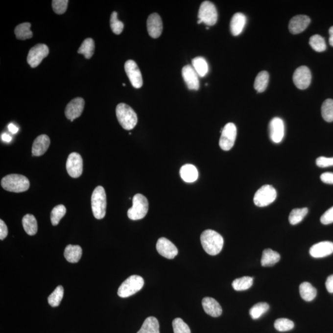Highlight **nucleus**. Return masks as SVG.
I'll return each instance as SVG.
<instances>
[{
	"instance_id": "nucleus-36",
	"label": "nucleus",
	"mask_w": 333,
	"mask_h": 333,
	"mask_svg": "<svg viewBox=\"0 0 333 333\" xmlns=\"http://www.w3.org/2000/svg\"><path fill=\"white\" fill-rule=\"evenodd\" d=\"M322 115L325 121L333 122V99H326L322 106Z\"/></svg>"
},
{
	"instance_id": "nucleus-18",
	"label": "nucleus",
	"mask_w": 333,
	"mask_h": 333,
	"mask_svg": "<svg viewBox=\"0 0 333 333\" xmlns=\"http://www.w3.org/2000/svg\"><path fill=\"white\" fill-rule=\"evenodd\" d=\"M182 76L189 89L198 90L199 89V75L193 67L187 65L182 69Z\"/></svg>"
},
{
	"instance_id": "nucleus-3",
	"label": "nucleus",
	"mask_w": 333,
	"mask_h": 333,
	"mask_svg": "<svg viewBox=\"0 0 333 333\" xmlns=\"http://www.w3.org/2000/svg\"><path fill=\"white\" fill-rule=\"evenodd\" d=\"M1 187L6 191L22 192L27 191L30 187L29 180L25 176L11 174L5 176L1 182Z\"/></svg>"
},
{
	"instance_id": "nucleus-7",
	"label": "nucleus",
	"mask_w": 333,
	"mask_h": 333,
	"mask_svg": "<svg viewBox=\"0 0 333 333\" xmlns=\"http://www.w3.org/2000/svg\"><path fill=\"white\" fill-rule=\"evenodd\" d=\"M277 192L272 185H265L259 189L254 195V203L261 208L273 203L277 198Z\"/></svg>"
},
{
	"instance_id": "nucleus-15",
	"label": "nucleus",
	"mask_w": 333,
	"mask_h": 333,
	"mask_svg": "<svg viewBox=\"0 0 333 333\" xmlns=\"http://www.w3.org/2000/svg\"><path fill=\"white\" fill-rule=\"evenodd\" d=\"M156 249L160 255L168 259H173L178 254L177 247L166 238H161L158 239Z\"/></svg>"
},
{
	"instance_id": "nucleus-52",
	"label": "nucleus",
	"mask_w": 333,
	"mask_h": 333,
	"mask_svg": "<svg viewBox=\"0 0 333 333\" xmlns=\"http://www.w3.org/2000/svg\"><path fill=\"white\" fill-rule=\"evenodd\" d=\"M329 33H330L329 43L331 46H332L333 47V26L330 28Z\"/></svg>"
},
{
	"instance_id": "nucleus-49",
	"label": "nucleus",
	"mask_w": 333,
	"mask_h": 333,
	"mask_svg": "<svg viewBox=\"0 0 333 333\" xmlns=\"http://www.w3.org/2000/svg\"><path fill=\"white\" fill-rule=\"evenodd\" d=\"M326 287L330 293H333V275L328 277L325 283Z\"/></svg>"
},
{
	"instance_id": "nucleus-41",
	"label": "nucleus",
	"mask_w": 333,
	"mask_h": 333,
	"mask_svg": "<svg viewBox=\"0 0 333 333\" xmlns=\"http://www.w3.org/2000/svg\"><path fill=\"white\" fill-rule=\"evenodd\" d=\"M274 327L278 332H285L293 329L294 323L287 318H279L275 321Z\"/></svg>"
},
{
	"instance_id": "nucleus-39",
	"label": "nucleus",
	"mask_w": 333,
	"mask_h": 333,
	"mask_svg": "<svg viewBox=\"0 0 333 333\" xmlns=\"http://www.w3.org/2000/svg\"><path fill=\"white\" fill-rule=\"evenodd\" d=\"M309 44L316 52H323L327 49L325 39L319 35H314L311 36L309 40Z\"/></svg>"
},
{
	"instance_id": "nucleus-13",
	"label": "nucleus",
	"mask_w": 333,
	"mask_h": 333,
	"mask_svg": "<svg viewBox=\"0 0 333 333\" xmlns=\"http://www.w3.org/2000/svg\"><path fill=\"white\" fill-rule=\"evenodd\" d=\"M311 74L308 67H299L293 74V82L297 89L305 90L310 85Z\"/></svg>"
},
{
	"instance_id": "nucleus-17",
	"label": "nucleus",
	"mask_w": 333,
	"mask_h": 333,
	"mask_svg": "<svg viewBox=\"0 0 333 333\" xmlns=\"http://www.w3.org/2000/svg\"><path fill=\"white\" fill-rule=\"evenodd\" d=\"M147 28L150 37L158 39L161 36L163 29V21L158 13L149 15L147 20Z\"/></svg>"
},
{
	"instance_id": "nucleus-50",
	"label": "nucleus",
	"mask_w": 333,
	"mask_h": 333,
	"mask_svg": "<svg viewBox=\"0 0 333 333\" xmlns=\"http://www.w3.org/2000/svg\"><path fill=\"white\" fill-rule=\"evenodd\" d=\"M8 130L9 132H10L12 133H13V134H16V133H18L19 128L16 127V126L13 123H9V124L8 126Z\"/></svg>"
},
{
	"instance_id": "nucleus-43",
	"label": "nucleus",
	"mask_w": 333,
	"mask_h": 333,
	"mask_svg": "<svg viewBox=\"0 0 333 333\" xmlns=\"http://www.w3.org/2000/svg\"><path fill=\"white\" fill-rule=\"evenodd\" d=\"M172 326L174 333H191L189 326L180 318H175L173 321Z\"/></svg>"
},
{
	"instance_id": "nucleus-5",
	"label": "nucleus",
	"mask_w": 333,
	"mask_h": 333,
	"mask_svg": "<svg viewBox=\"0 0 333 333\" xmlns=\"http://www.w3.org/2000/svg\"><path fill=\"white\" fill-rule=\"evenodd\" d=\"M149 203L146 197L142 194H135L133 198V206L128 209V218L132 220H141L148 212Z\"/></svg>"
},
{
	"instance_id": "nucleus-21",
	"label": "nucleus",
	"mask_w": 333,
	"mask_h": 333,
	"mask_svg": "<svg viewBox=\"0 0 333 333\" xmlns=\"http://www.w3.org/2000/svg\"><path fill=\"white\" fill-rule=\"evenodd\" d=\"M204 311L213 317H218L222 315V309L219 303L212 297H204L202 301Z\"/></svg>"
},
{
	"instance_id": "nucleus-31",
	"label": "nucleus",
	"mask_w": 333,
	"mask_h": 333,
	"mask_svg": "<svg viewBox=\"0 0 333 333\" xmlns=\"http://www.w3.org/2000/svg\"><path fill=\"white\" fill-rule=\"evenodd\" d=\"M192 65L199 77H203L208 72V63L203 57H196L192 59Z\"/></svg>"
},
{
	"instance_id": "nucleus-11",
	"label": "nucleus",
	"mask_w": 333,
	"mask_h": 333,
	"mask_svg": "<svg viewBox=\"0 0 333 333\" xmlns=\"http://www.w3.org/2000/svg\"><path fill=\"white\" fill-rule=\"evenodd\" d=\"M66 169L71 177L76 178L80 177L83 172L82 156L77 153L70 154L66 162Z\"/></svg>"
},
{
	"instance_id": "nucleus-4",
	"label": "nucleus",
	"mask_w": 333,
	"mask_h": 333,
	"mask_svg": "<svg viewBox=\"0 0 333 333\" xmlns=\"http://www.w3.org/2000/svg\"><path fill=\"white\" fill-rule=\"evenodd\" d=\"M91 202L95 217L98 220L103 219L106 215L107 207L106 194L103 187L98 186L95 189Z\"/></svg>"
},
{
	"instance_id": "nucleus-29",
	"label": "nucleus",
	"mask_w": 333,
	"mask_h": 333,
	"mask_svg": "<svg viewBox=\"0 0 333 333\" xmlns=\"http://www.w3.org/2000/svg\"><path fill=\"white\" fill-rule=\"evenodd\" d=\"M299 292L302 298L308 302L313 301L316 296V289L308 282H304L300 285Z\"/></svg>"
},
{
	"instance_id": "nucleus-51",
	"label": "nucleus",
	"mask_w": 333,
	"mask_h": 333,
	"mask_svg": "<svg viewBox=\"0 0 333 333\" xmlns=\"http://www.w3.org/2000/svg\"><path fill=\"white\" fill-rule=\"evenodd\" d=\"M1 140L4 142L9 143L11 142L12 140V137L10 135L7 134L6 133H3V134L1 135Z\"/></svg>"
},
{
	"instance_id": "nucleus-14",
	"label": "nucleus",
	"mask_w": 333,
	"mask_h": 333,
	"mask_svg": "<svg viewBox=\"0 0 333 333\" xmlns=\"http://www.w3.org/2000/svg\"><path fill=\"white\" fill-rule=\"evenodd\" d=\"M85 100L82 97H76L71 101L67 105L65 109V115L66 118L73 122L82 115L83 109H84Z\"/></svg>"
},
{
	"instance_id": "nucleus-33",
	"label": "nucleus",
	"mask_w": 333,
	"mask_h": 333,
	"mask_svg": "<svg viewBox=\"0 0 333 333\" xmlns=\"http://www.w3.org/2000/svg\"><path fill=\"white\" fill-rule=\"evenodd\" d=\"M95 48L94 40L89 38V39H85L81 45L78 50V53L83 54L86 59H90L94 55Z\"/></svg>"
},
{
	"instance_id": "nucleus-48",
	"label": "nucleus",
	"mask_w": 333,
	"mask_h": 333,
	"mask_svg": "<svg viewBox=\"0 0 333 333\" xmlns=\"http://www.w3.org/2000/svg\"><path fill=\"white\" fill-rule=\"evenodd\" d=\"M320 179L326 184L333 185V173H323L320 176Z\"/></svg>"
},
{
	"instance_id": "nucleus-35",
	"label": "nucleus",
	"mask_w": 333,
	"mask_h": 333,
	"mask_svg": "<svg viewBox=\"0 0 333 333\" xmlns=\"http://www.w3.org/2000/svg\"><path fill=\"white\" fill-rule=\"evenodd\" d=\"M308 212L309 209L307 208L293 209L289 214V223L292 225L298 224L303 221Z\"/></svg>"
},
{
	"instance_id": "nucleus-37",
	"label": "nucleus",
	"mask_w": 333,
	"mask_h": 333,
	"mask_svg": "<svg viewBox=\"0 0 333 333\" xmlns=\"http://www.w3.org/2000/svg\"><path fill=\"white\" fill-rule=\"evenodd\" d=\"M269 308L270 306L267 303H259L256 304L250 309V315L254 320L258 319L262 315L266 313Z\"/></svg>"
},
{
	"instance_id": "nucleus-9",
	"label": "nucleus",
	"mask_w": 333,
	"mask_h": 333,
	"mask_svg": "<svg viewBox=\"0 0 333 333\" xmlns=\"http://www.w3.org/2000/svg\"><path fill=\"white\" fill-rule=\"evenodd\" d=\"M219 146L223 151H229L234 146L237 139V129L233 123H228L222 130Z\"/></svg>"
},
{
	"instance_id": "nucleus-20",
	"label": "nucleus",
	"mask_w": 333,
	"mask_h": 333,
	"mask_svg": "<svg viewBox=\"0 0 333 333\" xmlns=\"http://www.w3.org/2000/svg\"><path fill=\"white\" fill-rule=\"evenodd\" d=\"M310 23V19L306 15L293 17L289 21V30L292 34H299L305 30Z\"/></svg>"
},
{
	"instance_id": "nucleus-1",
	"label": "nucleus",
	"mask_w": 333,
	"mask_h": 333,
	"mask_svg": "<svg viewBox=\"0 0 333 333\" xmlns=\"http://www.w3.org/2000/svg\"><path fill=\"white\" fill-rule=\"evenodd\" d=\"M201 242L207 253L211 256H216L222 251L224 240L215 231L207 230L201 235Z\"/></svg>"
},
{
	"instance_id": "nucleus-6",
	"label": "nucleus",
	"mask_w": 333,
	"mask_h": 333,
	"mask_svg": "<svg viewBox=\"0 0 333 333\" xmlns=\"http://www.w3.org/2000/svg\"><path fill=\"white\" fill-rule=\"evenodd\" d=\"M144 283L143 278L140 276H130L120 285L118 291V296L122 298L133 296L143 288Z\"/></svg>"
},
{
	"instance_id": "nucleus-26",
	"label": "nucleus",
	"mask_w": 333,
	"mask_h": 333,
	"mask_svg": "<svg viewBox=\"0 0 333 333\" xmlns=\"http://www.w3.org/2000/svg\"><path fill=\"white\" fill-rule=\"evenodd\" d=\"M281 259L279 253L271 249L264 250L261 259V265L263 266H272L278 262Z\"/></svg>"
},
{
	"instance_id": "nucleus-38",
	"label": "nucleus",
	"mask_w": 333,
	"mask_h": 333,
	"mask_svg": "<svg viewBox=\"0 0 333 333\" xmlns=\"http://www.w3.org/2000/svg\"><path fill=\"white\" fill-rule=\"evenodd\" d=\"M64 296V288L62 286H58L55 290L49 295L48 301L50 306L55 308L60 304Z\"/></svg>"
},
{
	"instance_id": "nucleus-2",
	"label": "nucleus",
	"mask_w": 333,
	"mask_h": 333,
	"mask_svg": "<svg viewBox=\"0 0 333 333\" xmlns=\"http://www.w3.org/2000/svg\"><path fill=\"white\" fill-rule=\"evenodd\" d=\"M116 112L119 122L125 130H132L137 125L138 122L137 114L127 104H119L116 107Z\"/></svg>"
},
{
	"instance_id": "nucleus-42",
	"label": "nucleus",
	"mask_w": 333,
	"mask_h": 333,
	"mask_svg": "<svg viewBox=\"0 0 333 333\" xmlns=\"http://www.w3.org/2000/svg\"><path fill=\"white\" fill-rule=\"evenodd\" d=\"M111 28L113 32L116 35H119L122 32L124 25L118 18V13L114 11L112 13L110 20Z\"/></svg>"
},
{
	"instance_id": "nucleus-25",
	"label": "nucleus",
	"mask_w": 333,
	"mask_h": 333,
	"mask_svg": "<svg viewBox=\"0 0 333 333\" xmlns=\"http://www.w3.org/2000/svg\"><path fill=\"white\" fill-rule=\"evenodd\" d=\"M82 247L78 245H68L64 251V257L69 262L77 263L82 258Z\"/></svg>"
},
{
	"instance_id": "nucleus-10",
	"label": "nucleus",
	"mask_w": 333,
	"mask_h": 333,
	"mask_svg": "<svg viewBox=\"0 0 333 333\" xmlns=\"http://www.w3.org/2000/svg\"><path fill=\"white\" fill-rule=\"evenodd\" d=\"M49 54L48 47L45 44H37L30 49L28 52L27 61L31 68H35L39 66L43 59L46 58Z\"/></svg>"
},
{
	"instance_id": "nucleus-34",
	"label": "nucleus",
	"mask_w": 333,
	"mask_h": 333,
	"mask_svg": "<svg viewBox=\"0 0 333 333\" xmlns=\"http://www.w3.org/2000/svg\"><path fill=\"white\" fill-rule=\"evenodd\" d=\"M253 284V278L250 277H243L233 281L232 286L235 291H245L250 288Z\"/></svg>"
},
{
	"instance_id": "nucleus-30",
	"label": "nucleus",
	"mask_w": 333,
	"mask_h": 333,
	"mask_svg": "<svg viewBox=\"0 0 333 333\" xmlns=\"http://www.w3.org/2000/svg\"><path fill=\"white\" fill-rule=\"evenodd\" d=\"M31 24L28 23L21 24L14 30V33L17 39L25 40L31 39L33 36V33L30 30Z\"/></svg>"
},
{
	"instance_id": "nucleus-8",
	"label": "nucleus",
	"mask_w": 333,
	"mask_h": 333,
	"mask_svg": "<svg viewBox=\"0 0 333 333\" xmlns=\"http://www.w3.org/2000/svg\"><path fill=\"white\" fill-rule=\"evenodd\" d=\"M198 18L206 25H215L217 21L218 14L214 4L209 1L203 2L199 9Z\"/></svg>"
},
{
	"instance_id": "nucleus-23",
	"label": "nucleus",
	"mask_w": 333,
	"mask_h": 333,
	"mask_svg": "<svg viewBox=\"0 0 333 333\" xmlns=\"http://www.w3.org/2000/svg\"><path fill=\"white\" fill-rule=\"evenodd\" d=\"M246 24V17L244 14L237 13L233 15L230 23V30L232 35L238 36L241 34Z\"/></svg>"
},
{
	"instance_id": "nucleus-32",
	"label": "nucleus",
	"mask_w": 333,
	"mask_h": 333,
	"mask_svg": "<svg viewBox=\"0 0 333 333\" xmlns=\"http://www.w3.org/2000/svg\"><path fill=\"white\" fill-rule=\"evenodd\" d=\"M269 74L266 71H262L258 73L254 82V89L258 93H262L268 86Z\"/></svg>"
},
{
	"instance_id": "nucleus-47",
	"label": "nucleus",
	"mask_w": 333,
	"mask_h": 333,
	"mask_svg": "<svg viewBox=\"0 0 333 333\" xmlns=\"http://www.w3.org/2000/svg\"><path fill=\"white\" fill-rule=\"evenodd\" d=\"M8 230L3 220H0V239L3 240L8 236Z\"/></svg>"
},
{
	"instance_id": "nucleus-24",
	"label": "nucleus",
	"mask_w": 333,
	"mask_h": 333,
	"mask_svg": "<svg viewBox=\"0 0 333 333\" xmlns=\"http://www.w3.org/2000/svg\"><path fill=\"white\" fill-rule=\"evenodd\" d=\"M180 174L183 180L187 183L194 182L198 178V171L196 166L191 164L183 166L180 168Z\"/></svg>"
},
{
	"instance_id": "nucleus-19",
	"label": "nucleus",
	"mask_w": 333,
	"mask_h": 333,
	"mask_svg": "<svg viewBox=\"0 0 333 333\" xmlns=\"http://www.w3.org/2000/svg\"><path fill=\"white\" fill-rule=\"evenodd\" d=\"M310 256L314 258H322L333 253V242L322 241L313 245L310 249Z\"/></svg>"
},
{
	"instance_id": "nucleus-53",
	"label": "nucleus",
	"mask_w": 333,
	"mask_h": 333,
	"mask_svg": "<svg viewBox=\"0 0 333 333\" xmlns=\"http://www.w3.org/2000/svg\"><path fill=\"white\" fill-rule=\"evenodd\" d=\"M202 23H203V21H202L201 20H199L198 21H197V24H201Z\"/></svg>"
},
{
	"instance_id": "nucleus-40",
	"label": "nucleus",
	"mask_w": 333,
	"mask_h": 333,
	"mask_svg": "<svg viewBox=\"0 0 333 333\" xmlns=\"http://www.w3.org/2000/svg\"><path fill=\"white\" fill-rule=\"evenodd\" d=\"M66 213V208L64 205L56 206L54 207L51 213V222L52 225L56 226L59 224V222L62 219Z\"/></svg>"
},
{
	"instance_id": "nucleus-27",
	"label": "nucleus",
	"mask_w": 333,
	"mask_h": 333,
	"mask_svg": "<svg viewBox=\"0 0 333 333\" xmlns=\"http://www.w3.org/2000/svg\"><path fill=\"white\" fill-rule=\"evenodd\" d=\"M23 225L25 232L30 236H33L37 233V221L35 216L31 214H27L24 216Z\"/></svg>"
},
{
	"instance_id": "nucleus-45",
	"label": "nucleus",
	"mask_w": 333,
	"mask_h": 333,
	"mask_svg": "<svg viewBox=\"0 0 333 333\" xmlns=\"http://www.w3.org/2000/svg\"><path fill=\"white\" fill-rule=\"evenodd\" d=\"M316 166L322 168L333 166V158H326V157L320 156L316 159Z\"/></svg>"
},
{
	"instance_id": "nucleus-12",
	"label": "nucleus",
	"mask_w": 333,
	"mask_h": 333,
	"mask_svg": "<svg viewBox=\"0 0 333 333\" xmlns=\"http://www.w3.org/2000/svg\"><path fill=\"white\" fill-rule=\"evenodd\" d=\"M125 71L128 78L135 89H140L143 86V78L139 66L134 61L128 60L125 64Z\"/></svg>"
},
{
	"instance_id": "nucleus-28",
	"label": "nucleus",
	"mask_w": 333,
	"mask_h": 333,
	"mask_svg": "<svg viewBox=\"0 0 333 333\" xmlns=\"http://www.w3.org/2000/svg\"><path fill=\"white\" fill-rule=\"evenodd\" d=\"M137 333H160L158 320L154 316L147 317Z\"/></svg>"
},
{
	"instance_id": "nucleus-16",
	"label": "nucleus",
	"mask_w": 333,
	"mask_h": 333,
	"mask_svg": "<svg viewBox=\"0 0 333 333\" xmlns=\"http://www.w3.org/2000/svg\"><path fill=\"white\" fill-rule=\"evenodd\" d=\"M270 137L275 143L282 142L285 136V125L282 119L273 118L269 125Z\"/></svg>"
},
{
	"instance_id": "nucleus-46",
	"label": "nucleus",
	"mask_w": 333,
	"mask_h": 333,
	"mask_svg": "<svg viewBox=\"0 0 333 333\" xmlns=\"http://www.w3.org/2000/svg\"><path fill=\"white\" fill-rule=\"evenodd\" d=\"M320 221L323 225H329L333 223V206L323 214Z\"/></svg>"
},
{
	"instance_id": "nucleus-22",
	"label": "nucleus",
	"mask_w": 333,
	"mask_h": 333,
	"mask_svg": "<svg viewBox=\"0 0 333 333\" xmlns=\"http://www.w3.org/2000/svg\"><path fill=\"white\" fill-rule=\"evenodd\" d=\"M50 144V139L46 135H41L34 140L32 145L33 156H40L46 153Z\"/></svg>"
},
{
	"instance_id": "nucleus-44",
	"label": "nucleus",
	"mask_w": 333,
	"mask_h": 333,
	"mask_svg": "<svg viewBox=\"0 0 333 333\" xmlns=\"http://www.w3.org/2000/svg\"><path fill=\"white\" fill-rule=\"evenodd\" d=\"M68 0H53L52 1V7L54 13L57 14H63L65 13L68 9Z\"/></svg>"
}]
</instances>
